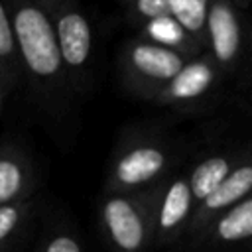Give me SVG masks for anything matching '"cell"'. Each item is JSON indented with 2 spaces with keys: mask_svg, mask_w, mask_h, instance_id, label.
<instances>
[{
  "mask_svg": "<svg viewBox=\"0 0 252 252\" xmlns=\"http://www.w3.org/2000/svg\"><path fill=\"white\" fill-rule=\"evenodd\" d=\"M252 238V199L250 195L232 205L207 230L195 252H236Z\"/></svg>",
  "mask_w": 252,
  "mask_h": 252,
  "instance_id": "obj_10",
  "label": "cell"
},
{
  "mask_svg": "<svg viewBox=\"0 0 252 252\" xmlns=\"http://www.w3.org/2000/svg\"><path fill=\"white\" fill-rule=\"evenodd\" d=\"M57 49L73 94L83 93L91 83L93 28L77 0H61L51 12Z\"/></svg>",
  "mask_w": 252,
  "mask_h": 252,
  "instance_id": "obj_5",
  "label": "cell"
},
{
  "mask_svg": "<svg viewBox=\"0 0 252 252\" xmlns=\"http://www.w3.org/2000/svg\"><path fill=\"white\" fill-rule=\"evenodd\" d=\"M22 79L51 112H63L71 87L55 41L51 14L37 0H6Z\"/></svg>",
  "mask_w": 252,
  "mask_h": 252,
  "instance_id": "obj_1",
  "label": "cell"
},
{
  "mask_svg": "<svg viewBox=\"0 0 252 252\" xmlns=\"http://www.w3.org/2000/svg\"><path fill=\"white\" fill-rule=\"evenodd\" d=\"M205 18H207V0H179L173 14V22L205 51Z\"/></svg>",
  "mask_w": 252,
  "mask_h": 252,
  "instance_id": "obj_15",
  "label": "cell"
},
{
  "mask_svg": "<svg viewBox=\"0 0 252 252\" xmlns=\"http://www.w3.org/2000/svg\"><path fill=\"white\" fill-rule=\"evenodd\" d=\"M250 189H252V163H250V156H246L238 161V165L224 177V181L215 191H211L201 203L195 205L193 215L177 244H181L183 250L187 252H195L203 242L211 224L220 215H224L232 205L248 197Z\"/></svg>",
  "mask_w": 252,
  "mask_h": 252,
  "instance_id": "obj_7",
  "label": "cell"
},
{
  "mask_svg": "<svg viewBox=\"0 0 252 252\" xmlns=\"http://www.w3.org/2000/svg\"><path fill=\"white\" fill-rule=\"evenodd\" d=\"M37 209L35 199H26L20 203L0 205V252L12 246V242L20 236L24 226L30 222Z\"/></svg>",
  "mask_w": 252,
  "mask_h": 252,
  "instance_id": "obj_14",
  "label": "cell"
},
{
  "mask_svg": "<svg viewBox=\"0 0 252 252\" xmlns=\"http://www.w3.org/2000/svg\"><path fill=\"white\" fill-rule=\"evenodd\" d=\"M37 252H85L81 240L71 232V230H53L49 232L41 246L37 248Z\"/></svg>",
  "mask_w": 252,
  "mask_h": 252,
  "instance_id": "obj_17",
  "label": "cell"
},
{
  "mask_svg": "<svg viewBox=\"0 0 252 252\" xmlns=\"http://www.w3.org/2000/svg\"><path fill=\"white\" fill-rule=\"evenodd\" d=\"M177 4L179 0H130L126 6L130 12V20L146 26L150 22L173 18Z\"/></svg>",
  "mask_w": 252,
  "mask_h": 252,
  "instance_id": "obj_16",
  "label": "cell"
},
{
  "mask_svg": "<svg viewBox=\"0 0 252 252\" xmlns=\"http://www.w3.org/2000/svg\"><path fill=\"white\" fill-rule=\"evenodd\" d=\"M177 161V146L154 128H128L106 167L104 193H134L165 181Z\"/></svg>",
  "mask_w": 252,
  "mask_h": 252,
  "instance_id": "obj_2",
  "label": "cell"
},
{
  "mask_svg": "<svg viewBox=\"0 0 252 252\" xmlns=\"http://www.w3.org/2000/svg\"><path fill=\"white\" fill-rule=\"evenodd\" d=\"M165 181L134 193L102 195L98 220L102 234L116 252H150L154 248L156 209Z\"/></svg>",
  "mask_w": 252,
  "mask_h": 252,
  "instance_id": "obj_3",
  "label": "cell"
},
{
  "mask_svg": "<svg viewBox=\"0 0 252 252\" xmlns=\"http://www.w3.org/2000/svg\"><path fill=\"white\" fill-rule=\"evenodd\" d=\"M205 51L226 75H234L242 65L244 28L238 8L230 0H207Z\"/></svg>",
  "mask_w": 252,
  "mask_h": 252,
  "instance_id": "obj_8",
  "label": "cell"
},
{
  "mask_svg": "<svg viewBox=\"0 0 252 252\" xmlns=\"http://www.w3.org/2000/svg\"><path fill=\"white\" fill-rule=\"evenodd\" d=\"M193 209L195 201L187 183V175H169L156 209L154 248L177 244L193 215Z\"/></svg>",
  "mask_w": 252,
  "mask_h": 252,
  "instance_id": "obj_9",
  "label": "cell"
},
{
  "mask_svg": "<svg viewBox=\"0 0 252 252\" xmlns=\"http://www.w3.org/2000/svg\"><path fill=\"white\" fill-rule=\"evenodd\" d=\"M0 79L8 91L16 89L22 81V71L16 53V41L6 0H0Z\"/></svg>",
  "mask_w": 252,
  "mask_h": 252,
  "instance_id": "obj_13",
  "label": "cell"
},
{
  "mask_svg": "<svg viewBox=\"0 0 252 252\" xmlns=\"http://www.w3.org/2000/svg\"><path fill=\"white\" fill-rule=\"evenodd\" d=\"M37 2H41V4L45 6V10L51 14V12H53V10L59 6V2H61V0H37Z\"/></svg>",
  "mask_w": 252,
  "mask_h": 252,
  "instance_id": "obj_18",
  "label": "cell"
},
{
  "mask_svg": "<svg viewBox=\"0 0 252 252\" xmlns=\"http://www.w3.org/2000/svg\"><path fill=\"white\" fill-rule=\"evenodd\" d=\"M189 59L191 55L175 47L152 41L146 35H138L120 47V81L130 94L150 100L183 69Z\"/></svg>",
  "mask_w": 252,
  "mask_h": 252,
  "instance_id": "obj_4",
  "label": "cell"
},
{
  "mask_svg": "<svg viewBox=\"0 0 252 252\" xmlns=\"http://www.w3.org/2000/svg\"><path fill=\"white\" fill-rule=\"evenodd\" d=\"M124 2H126V4H128V2H130V0H124Z\"/></svg>",
  "mask_w": 252,
  "mask_h": 252,
  "instance_id": "obj_21",
  "label": "cell"
},
{
  "mask_svg": "<svg viewBox=\"0 0 252 252\" xmlns=\"http://www.w3.org/2000/svg\"><path fill=\"white\" fill-rule=\"evenodd\" d=\"M6 93H8V89L4 87V83H2V79H0V112H2V108H4V96H6Z\"/></svg>",
  "mask_w": 252,
  "mask_h": 252,
  "instance_id": "obj_19",
  "label": "cell"
},
{
  "mask_svg": "<svg viewBox=\"0 0 252 252\" xmlns=\"http://www.w3.org/2000/svg\"><path fill=\"white\" fill-rule=\"evenodd\" d=\"M246 156H248V152L226 150V152H217V154H211V156L199 159L191 167V171L185 173L195 205L201 203L211 191H215L224 181V177L238 165V161Z\"/></svg>",
  "mask_w": 252,
  "mask_h": 252,
  "instance_id": "obj_12",
  "label": "cell"
},
{
  "mask_svg": "<svg viewBox=\"0 0 252 252\" xmlns=\"http://www.w3.org/2000/svg\"><path fill=\"white\" fill-rule=\"evenodd\" d=\"M35 191V169L18 144H0V205L32 199Z\"/></svg>",
  "mask_w": 252,
  "mask_h": 252,
  "instance_id": "obj_11",
  "label": "cell"
},
{
  "mask_svg": "<svg viewBox=\"0 0 252 252\" xmlns=\"http://www.w3.org/2000/svg\"><path fill=\"white\" fill-rule=\"evenodd\" d=\"M222 81L224 73L205 51L201 55L191 57L183 65V69L150 100L159 106H171L183 112H193L213 104L219 98Z\"/></svg>",
  "mask_w": 252,
  "mask_h": 252,
  "instance_id": "obj_6",
  "label": "cell"
},
{
  "mask_svg": "<svg viewBox=\"0 0 252 252\" xmlns=\"http://www.w3.org/2000/svg\"><path fill=\"white\" fill-rule=\"evenodd\" d=\"M238 10H244V8H248V4H250V0H230Z\"/></svg>",
  "mask_w": 252,
  "mask_h": 252,
  "instance_id": "obj_20",
  "label": "cell"
}]
</instances>
